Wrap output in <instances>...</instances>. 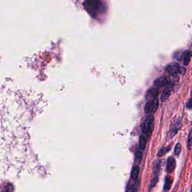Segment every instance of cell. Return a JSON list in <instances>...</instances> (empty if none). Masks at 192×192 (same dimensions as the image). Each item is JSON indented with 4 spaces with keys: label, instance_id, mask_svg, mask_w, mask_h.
I'll use <instances>...</instances> for the list:
<instances>
[{
    "label": "cell",
    "instance_id": "cell-1",
    "mask_svg": "<svg viewBox=\"0 0 192 192\" xmlns=\"http://www.w3.org/2000/svg\"><path fill=\"white\" fill-rule=\"evenodd\" d=\"M154 117L153 115H149L144 120L142 126V134L149 139L150 136L152 133L154 128Z\"/></svg>",
    "mask_w": 192,
    "mask_h": 192
},
{
    "label": "cell",
    "instance_id": "cell-2",
    "mask_svg": "<svg viewBox=\"0 0 192 192\" xmlns=\"http://www.w3.org/2000/svg\"><path fill=\"white\" fill-rule=\"evenodd\" d=\"M161 163L162 162L160 160L155 161L153 165V172L151 176L150 182L149 191L152 190L154 187L156 186L159 180V174L161 172Z\"/></svg>",
    "mask_w": 192,
    "mask_h": 192
},
{
    "label": "cell",
    "instance_id": "cell-3",
    "mask_svg": "<svg viewBox=\"0 0 192 192\" xmlns=\"http://www.w3.org/2000/svg\"><path fill=\"white\" fill-rule=\"evenodd\" d=\"M179 77L178 75H174L173 79L169 77L162 76L155 79L153 82V85L157 88L168 86L170 84H174V83L175 82V80L179 81Z\"/></svg>",
    "mask_w": 192,
    "mask_h": 192
},
{
    "label": "cell",
    "instance_id": "cell-4",
    "mask_svg": "<svg viewBox=\"0 0 192 192\" xmlns=\"http://www.w3.org/2000/svg\"><path fill=\"white\" fill-rule=\"evenodd\" d=\"M186 71L185 69L181 66L179 64L176 63H169L165 68V72L171 75L183 74Z\"/></svg>",
    "mask_w": 192,
    "mask_h": 192
},
{
    "label": "cell",
    "instance_id": "cell-5",
    "mask_svg": "<svg viewBox=\"0 0 192 192\" xmlns=\"http://www.w3.org/2000/svg\"><path fill=\"white\" fill-rule=\"evenodd\" d=\"M159 107V100L158 98L150 100L144 106V112L147 115H153L157 111Z\"/></svg>",
    "mask_w": 192,
    "mask_h": 192
},
{
    "label": "cell",
    "instance_id": "cell-6",
    "mask_svg": "<svg viewBox=\"0 0 192 192\" xmlns=\"http://www.w3.org/2000/svg\"><path fill=\"white\" fill-rule=\"evenodd\" d=\"M85 7L90 11H95L100 8L102 3L100 0H85Z\"/></svg>",
    "mask_w": 192,
    "mask_h": 192
},
{
    "label": "cell",
    "instance_id": "cell-7",
    "mask_svg": "<svg viewBox=\"0 0 192 192\" xmlns=\"http://www.w3.org/2000/svg\"><path fill=\"white\" fill-rule=\"evenodd\" d=\"M181 126H182L181 121L179 119H177L174 122V123H172L169 131V136L171 139L177 134L179 130L180 129Z\"/></svg>",
    "mask_w": 192,
    "mask_h": 192
},
{
    "label": "cell",
    "instance_id": "cell-8",
    "mask_svg": "<svg viewBox=\"0 0 192 192\" xmlns=\"http://www.w3.org/2000/svg\"><path fill=\"white\" fill-rule=\"evenodd\" d=\"M173 86H174L173 84H170L169 86H167L165 88V89L163 91L162 95H161V98H160L161 102H164L169 97V96L171 94L172 89H173Z\"/></svg>",
    "mask_w": 192,
    "mask_h": 192
},
{
    "label": "cell",
    "instance_id": "cell-9",
    "mask_svg": "<svg viewBox=\"0 0 192 192\" xmlns=\"http://www.w3.org/2000/svg\"><path fill=\"white\" fill-rule=\"evenodd\" d=\"M176 167V160L172 156L169 157L167 161L166 170L168 174L172 173Z\"/></svg>",
    "mask_w": 192,
    "mask_h": 192
},
{
    "label": "cell",
    "instance_id": "cell-10",
    "mask_svg": "<svg viewBox=\"0 0 192 192\" xmlns=\"http://www.w3.org/2000/svg\"><path fill=\"white\" fill-rule=\"evenodd\" d=\"M192 57V52L190 50L185 51L182 54V59L184 66H186L190 62Z\"/></svg>",
    "mask_w": 192,
    "mask_h": 192
},
{
    "label": "cell",
    "instance_id": "cell-11",
    "mask_svg": "<svg viewBox=\"0 0 192 192\" xmlns=\"http://www.w3.org/2000/svg\"><path fill=\"white\" fill-rule=\"evenodd\" d=\"M140 173V167L139 165H135L133 167L131 172V176L130 179L133 181H136L138 179L139 175Z\"/></svg>",
    "mask_w": 192,
    "mask_h": 192
},
{
    "label": "cell",
    "instance_id": "cell-12",
    "mask_svg": "<svg viewBox=\"0 0 192 192\" xmlns=\"http://www.w3.org/2000/svg\"><path fill=\"white\" fill-rule=\"evenodd\" d=\"M158 90L157 88H150L146 93V98L148 100H153L158 98Z\"/></svg>",
    "mask_w": 192,
    "mask_h": 192
},
{
    "label": "cell",
    "instance_id": "cell-13",
    "mask_svg": "<svg viewBox=\"0 0 192 192\" xmlns=\"http://www.w3.org/2000/svg\"><path fill=\"white\" fill-rule=\"evenodd\" d=\"M173 182H174V178L172 176L170 175H167L166 176L164 179V190L165 192H168L171 190Z\"/></svg>",
    "mask_w": 192,
    "mask_h": 192
},
{
    "label": "cell",
    "instance_id": "cell-14",
    "mask_svg": "<svg viewBox=\"0 0 192 192\" xmlns=\"http://www.w3.org/2000/svg\"><path fill=\"white\" fill-rule=\"evenodd\" d=\"M149 139H148L147 136L144 135V134H141L139 138V146L142 150H144L145 149L146 145Z\"/></svg>",
    "mask_w": 192,
    "mask_h": 192
},
{
    "label": "cell",
    "instance_id": "cell-15",
    "mask_svg": "<svg viewBox=\"0 0 192 192\" xmlns=\"http://www.w3.org/2000/svg\"><path fill=\"white\" fill-rule=\"evenodd\" d=\"M143 159V153L142 150L140 148L136 150L135 153V161L138 164V165L140 164Z\"/></svg>",
    "mask_w": 192,
    "mask_h": 192
},
{
    "label": "cell",
    "instance_id": "cell-16",
    "mask_svg": "<svg viewBox=\"0 0 192 192\" xmlns=\"http://www.w3.org/2000/svg\"><path fill=\"white\" fill-rule=\"evenodd\" d=\"M171 150V146L163 147L161 148L158 151V153H157V156H158V157H163L164 155H165L166 154L168 153Z\"/></svg>",
    "mask_w": 192,
    "mask_h": 192
},
{
    "label": "cell",
    "instance_id": "cell-17",
    "mask_svg": "<svg viewBox=\"0 0 192 192\" xmlns=\"http://www.w3.org/2000/svg\"><path fill=\"white\" fill-rule=\"evenodd\" d=\"M181 148L182 145L180 143H178L174 148V155L175 156L179 157L180 155L181 151Z\"/></svg>",
    "mask_w": 192,
    "mask_h": 192
},
{
    "label": "cell",
    "instance_id": "cell-18",
    "mask_svg": "<svg viewBox=\"0 0 192 192\" xmlns=\"http://www.w3.org/2000/svg\"><path fill=\"white\" fill-rule=\"evenodd\" d=\"M135 183H131L130 181L126 187V192H135Z\"/></svg>",
    "mask_w": 192,
    "mask_h": 192
},
{
    "label": "cell",
    "instance_id": "cell-19",
    "mask_svg": "<svg viewBox=\"0 0 192 192\" xmlns=\"http://www.w3.org/2000/svg\"><path fill=\"white\" fill-rule=\"evenodd\" d=\"M192 146V129L190 131L187 140V147L188 150H190Z\"/></svg>",
    "mask_w": 192,
    "mask_h": 192
},
{
    "label": "cell",
    "instance_id": "cell-20",
    "mask_svg": "<svg viewBox=\"0 0 192 192\" xmlns=\"http://www.w3.org/2000/svg\"><path fill=\"white\" fill-rule=\"evenodd\" d=\"M186 106L188 109H192V97L188 100L186 102Z\"/></svg>",
    "mask_w": 192,
    "mask_h": 192
},
{
    "label": "cell",
    "instance_id": "cell-21",
    "mask_svg": "<svg viewBox=\"0 0 192 192\" xmlns=\"http://www.w3.org/2000/svg\"><path fill=\"white\" fill-rule=\"evenodd\" d=\"M190 192H192V187H191V190H190Z\"/></svg>",
    "mask_w": 192,
    "mask_h": 192
},
{
    "label": "cell",
    "instance_id": "cell-22",
    "mask_svg": "<svg viewBox=\"0 0 192 192\" xmlns=\"http://www.w3.org/2000/svg\"><path fill=\"white\" fill-rule=\"evenodd\" d=\"M191 95H192V91H191Z\"/></svg>",
    "mask_w": 192,
    "mask_h": 192
}]
</instances>
